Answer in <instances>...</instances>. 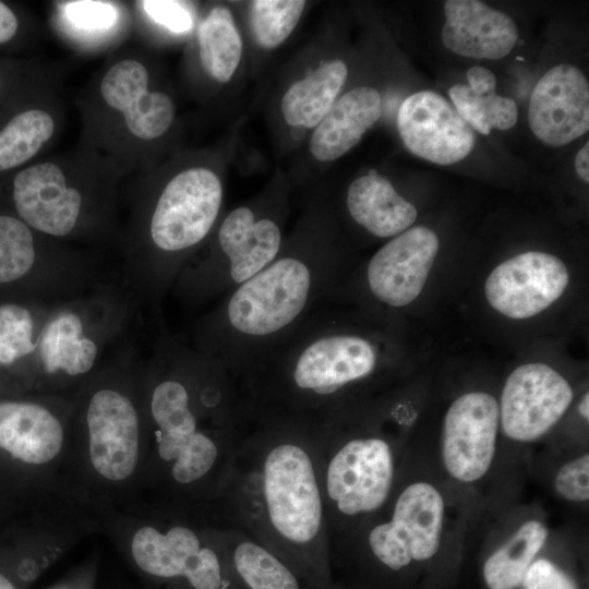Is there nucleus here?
I'll use <instances>...</instances> for the list:
<instances>
[{
	"label": "nucleus",
	"mask_w": 589,
	"mask_h": 589,
	"mask_svg": "<svg viewBox=\"0 0 589 589\" xmlns=\"http://www.w3.org/2000/svg\"><path fill=\"white\" fill-rule=\"evenodd\" d=\"M86 421L97 472L112 481L130 477L139 459V417L130 398L115 389H99L89 400Z\"/></svg>",
	"instance_id": "2eb2a0df"
},
{
	"label": "nucleus",
	"mask_w": 589,
	"mask_h": 589,
	"mask_svg": "<svg viewBox=\"0 0 589 589\" xmlns=\"http://www.w3.org/2000/svg\"><path fill=\"white\" fill-rule=\"evenodd\" d=\"M44 369L49 373L63 371L69 375L88 372L98 356L96 341L84 335V322L73 311H63L48 321L37 339Z\"/></svg>",
	"instance_id": "5701e85b"
},
{
	"label": "nucleus",
	"mask_w": 589,
	"mask_h": 589,
	"mask_svg": "<svg viewBox=\"0 0 589 589\" xmlns=\"http://www.w3.org/2000/svg\"><path fill=\"white\" fill-rule=\"evenodd\" d=\"M445 514V500L436 485L398 480L384 507L333 548L398 573L436 554Z\"/></svg>",
	"instance_id": "39448f33"
},
{
	"label": "nucleus",
	"mask_w": 589,
	"mask_h": 589,
	"mask_svg": "<svg viewBox=\"0 0 589 589\" xmlns=\"http://www.w3.org/2000/svg\"><path fill=\"white\" fill-rule=\"evenodd\" d=\"M347 74L345 62L332 60L292 84L281 100L286 122L292 127H316L336 101Z\"/></svg>",
	"instance_id": "b1692460"
},
{
	"label": "nucleus",
	"mask_w": 589,
	"mask_h": 589,
	"mask_svg": "<svg viewBox=\"0 0 589 589\" xmlns=\"http://www.w3.org/2000/svg\"><path fill=\"white\" fill-rule=\"evenodd\" d=\"M533 134L550 146H563L589 129V84L575 65L550 69L534 86L528 109Z\"/></svg>",
	"instance_id": "4468645a"
},
{
	"label": "nucleus",
	"mask_w": 589,
	"mask_h": 589,
	"mask_svg": "<svg viewBox=\"0 0 589 589\" xmlns=\"http://www.w3.org/2000/svg\"><path fill=\"white\" fill-rule=\"evenodd\" d=\"M284 244L262 271L220 298L196 328L195 350L245 380L312 312L332 300L341 266L318 242Z\"/></svg>",
	"instance_id": "7ed1b4c3"
},
{
	"label": "nucleus",
	"mask_w": 589,
	"mask_h": 589,
	"mask_svg": "<svg viewBox=\"0 0 589 589\" xmlns=\"http://www.w3.org/2000/svg\"><path fill=\"white\" fill-rule=\"evenodd\" d=\"M500 429L497 400L485 392H470L447 409L442 431L441 457L447 474L459 483L483 479L496 454Z\"/></svg>",
	"instance_id": "1a4fd4ad"
},
{
	"label": "nucleus",
	"mask_w": 589,
	"mask_h": 589,
	"mask_svg": "<svg viewBox=\"0 0 589 589\" xmlns=\"http://www.w3.org/2000/svg\"><path fill=\"white\" fill-rule=\"evenodd\" d=\"M132 555L145 573L161 579H183L191 589H239L215 529L201 533L185 524L165 530L140 528Z\"/></svg>",
	"instance_id": "6e6552de"
},
{
	"label": "nucleus",
	"mask_w": 589,
	"mask_h": 589,
	"mask_svg": "<svg viewBox=\"0 0 589 589\" xmlns=\"http://www.w3.org/2000/svg\"><path fill=\"white\" fill-rule=\"evenodd\" d=\"M546 526L538 519L522 522L485 561L483 578L489 589H515L544 546Z\"/></svg>",
	"instance_id": "393cba45"
},
{
	"label": "nucleus",
	"mask_w": 589,
	"mask_h": 589,
	"mask_svg": "<svg viewBox=\"0 0 589 589\" xmlns=\"http://www.w3.org/2000/svg\"><path fill=\"white\" fill-rule=\"evenodd\" d=\"M382 116V98L372 87L359 86L334 103L316 125L310 152L320 161L339 158L356 146Z\"/></svg>",
	"instance_id": "6ab92c4d"
},
{
	"label": "nucleus",
	"mask_w": 589,
	"mask_h": 589,
	"mask_svg": "<svg viewBox=\"0 0 589 589\" xmlns=\"http://www.w3.org/2000/svg\"><path fill=\"white\" fill-rule=\"evenodd\" d=\"M521 584L525 589H576L572 578L546 558L534 560Z\"/></svg>",
	"instance_id": "f704fd0d"
},
{
	"label": "nucleus",
	"mask_w": 589,
	"mask_h": 589,
	"mask_svg": "<svg viewBox=\"0 0 589 589\" xmlns=\"http://www.w3.org/2000/svg\"><path fill=\"white\" fill-rule=\"evenodd\" d=\"M588 402H589V398H588V393H586L579 404V413L581 414V417L586 420H588L589 418V408H588Z\"/></svg>",
	"instance_id": "58836bf2"
},
{
	"label": "nucleus",
	"mask_w": 589,
	"mask_h": 589,
	"mask_svg": "<svg viewBox=\"0 0 589 589\" xmlns=\"http://www.w3.org/2000/svg\"><path fill=\"white\" fill-rule=\"evenodd\" d=\"M448 95L459 116L474 130L483 135L492 129H512L518 119L516 103L497 95L495 92L480 94L468 85H453Z\"/></svg>",
	"instance_id": "cd10ccee"
},
{
	"label": "nucleus",
	"mask_w": 589,
	"mask_h": 589,
	"mask_svg": "<svg viewBox=\"0 0 589 589\" xmlns=\"http://www.w3.org/2000/svg\"><path fill=\"white\" fill-rule=\"evenodd\" d=\"M13 201L23 221L53 237H64L75 227L82 195L69 187L63 171L51 161L20 171L13 181Z\"/></svg>",
	"instance_id": "dca6fc26"
},
{
	"label": "nucleus",
	"mask_w": 589,
	"mask_h": 589,
	"mask_svg": "<svg viewBox=\"0 0 589 589\" xmlns=\"http://www.w3.org/2000/svg\"><path fill=\"white\" fill-rule=\"evenodd\" d=\"M63 428L44 406L0 401V448L34 465L46 464L60 452Z\"/></svg>",
	"instance_id": "aec40b11"
},
{
	"label": "nucleus",
	"mask_w": 589,
	"mask_h": 589,
	"mask_svg": "<svg viewBox=\"0 0 589 589\" xmlns=\"http://www.w3.org/2000/svg\"><path fill=\"white\" fill-rule=\"evenodd\" d=\"M318 423L259 410L215 502L236 526L327 589L330 543L318 467Z\"/></svg>",
	"instance_id": "f257e3e1"
},
{
	"label": "nucleus",
	"mask_w": 589,
	"mask_h": 589,
	"mask_svg": "<svg viewBox=\"0 0 589 589\" xmlns=\"http://www.w3.org/2000/svg\"><path fill=\"white\" fill-rule=\"evenodd\" d=\"M140 3L147 16L172 33L184 34L193 26L192 14L181 1L145 0Z\"/></svg>",
	"instance_id": "72a5a7b5"
},
{
	"label": "nucleus",
	"mask_w": 589,
	"mask_h": 589,
	"mask_svg": "<svg viewBox=\"0 0 589 589\" xmlns=\"http://www.w3.org/2000/svg\"><path fill=\"white\" fill-rule=\"evenodd\" d=\"M37 350L34 320L23 305H0V364H11Z\"/></svg>",
	"instance_id": "7c9ffc66"
},
{
	"label": "nucleus",
	"mask_w": 589,
	"mask_h": 589,
	"mask_svg": "<svg viewBox=\"0 0 589 589\" xmlns=\"http://www.w3.org/2000/svg\"><path fill=\"white\" fill-rule=\"evenodd\" d=\"M399 135L414 155L437 165H450L473 149V129L448 101L432 91L408 96L397 115Z\"/></svg>",
	"instance_id": "ddd939ff"
},
{
	"label": "nucleus",
	"mask_w": 589,
	"mask_h": 589,
	"mask_svg": "<svg viewBox=\"0 0 589 589\" xmlns=\"http://www.w3.org/2000/svg\"><path fill=\"white\" fill-rule=\"evenodd\" d=\"M63 15L74 27L84 31H106L118 20L116 7L107 1H69L63 4Z\"/></svg>",
	"instance_id": "2f4dec72"
},
{
	"label": "nucleus",
	"mask_w": 589,
	"mask_h": 589,
	"mask_svg": "<svg viewBox=\"0 0 589 589\" xmlns=\"http://www.w3.org/2000/svg\"><path fill=\"white\" fill-rule=\"evenodd\" d=\"M151 395L157 455L170 480L211 500L225 486L257 407L247 382L197 350L170 347Z\"/></svg>",
	"instance_id": "f03ea898"
},
{
	"label": "nucleus",
	"mask_w": 589,
	"mask_h": 589,
	"mask_svg": "<svg viewBox=\"0 0 589 589\" xmlns=\"http://www.w3.org/2000/svg\"><path fill=\"white\" fill-rule=\"evenodd\" d=\"M200 60L214 80L225 83L233 75L242 53V41L230 11L215 7L199 28Z\"/></svg>",
	"instance_id": "a878e982"
},
{
	"label": "nucleus",
	"mask_w": 589,
	"mask_h": 589,
	"mask_svg": "<svg viewBox=\"0 0 589 589\" xmlns=\"http://www.w3.org/2000/svg\"><path fill=\"white\" fill-rule=\"evenodd\" d=\"M0 589H16L12 582L0 574Z\"/></svg>",
	"instance_id": "ea45409f"
},
{
	"label": "nucleus",
	"mask_w": 589,
	"mask_h": 589,
	"mask_svg": "<svg viewBox=\"0 0 589 589\" xmlns=\"http://www.w3.org/2000/svg\"><path fill=\"white\" fill-rule=\"evenodd\" d=\"M100 93L105 103L119 110L130 132L145 141L164 135L175 118L172 100L164 93L148 91L146 68L124 59L104 75Z\"/></svg>",
	"instance_id": "f3484780"
},
{
	"label": "nucleus",
	"mask_w": 589,
	"mask_h": 589,
	"mask_svg": "<svg viewBox=\"0 0 589 589\" xmlns=\"http://www.w3.org/2000/svg\"><path fill=\"white\" fill-rule=\"evenodd\" d=\"M350 217L377 238H393L417 219V208L400 196L390 181L375 171L351 182L346 196Z\"/></svg>",
	"instance_id": "4be33fe9"
},
{
	"label": "nucleus",
	"mask_w": 589,
	"mask_h": 589,
	"mask_svg": "<svg viewBox=\"0 0 589 589\" xmlns=\"http://www.w3.org/2000/svg\"><path fill=\"white\" fill-rule=\"evenodd\" d=\"M214 529L239 589H301L296 570L244 530L218 522Z\"/></svg>",
	"instance_id": "412c9836"
},
{
	"label": "nucleus",
	"mask_w": 589,
	"mask_h": 589,
	"mask_svg": "<svg viewBox=\"0 0 589 589\" xmlns=\"http://www.w3.org/2000/svg\"><path fill=\"white\" fill-rule=\"evenodd\" d=\"M17 25L13 11L0 1V44H4L14 37Z\"/></svg>",
	"instance_id": "e433bc0d"
},
{
	"label": "nucleus",
	"mask_w": 589,
	"mask_h": 589,
	"mask_svg": "<svg viewBox=\"0 0 589 589\" xmlns=\"http://www.w3.org/2000/svg\"><path fill=\"white\" fill-rule=\"evenodd\" d=\"M55 121L40 109L16 115L0 131V171L15 168L32 158L51 137Z\"/></svg>",
	"instance_id": "bb28decb"
},
{
	"label": "nucleus",
	"mask_w": 589,
	"mask_h": 589,
	"mask_svg": "<svg viewBox=\"0 0 589 589\" xmlns=\"http://www.w3.org/2000/svg\"><path fill=\"white\" fill-rule=\"evenodd\" d=\"M574 398L565 377L544 363H526L507 377L500 408V426L510 440L532 442L548 433Z\"/></svg>",
	"instance_id": "9d476101"
},
{
	"label": "nucleus",
	"mask_w": 589,
	"mask_h": 589,
	"mask_svg": "<svg viewBox=\"0 0 589 589\" xmlns=\"http://www.w3.org/2000/svg\"><path fill=\"white\" fill-rule=\"evenodd\" d=\"M467 81L468 86L480 94L492 93L496 88L495 75L483 67H471L467 71Z\"/></svg>",
	"instance_id": "c9c22d12"
},
{
	"label": "nucleus",
	"mask_w": 589,
	"mask_h": 589,
	"mask_svg": "<svg viewBox=\"0 0 589 589\" xmlns=\"http://www.w3.org/2000/svg\"><path fill=\"white\" fill-rule=\"evenodd\" d=\"M569 273L555 255L529 251L495 267L485 281L490 305L501 314L522 320L555 302L567 288Z\"/></svg>",
	"instance_id": "9b49d317"
},
{
	"label": "nucleus",
	"mask_w": 589,
	"mask_h": 589,
	"mask_svg": "<svg viewBox=\"0 0 589 589\" xmlns=\"http://www.w3.org/2000/svg\"><path fill=\"white\" fill-rule=\"evenodd\" d=\"M444 46L477 59H502L510 53L518 29L507 14L478 0H448L444 4Z\"/></svg>",
	"instance_id": "a211bd4d"
},
{
	"label": "nucleus",
	"mask_w": 589,
	"mask_h": 589,
	"mask_svg": "<svg viewBox=\"0 0 589 589\" xmlns=\"http://www.w3.org/2000/svg\"><path fill=\"white\" fill-rule=\"evenodd\" d=\"M36 261L29 227L12 216L0 215V285L27 275Z\"/></svg>",
	"instance_id": "c756f323"
},
{
	"label": "nucleus",
	"mask_w": 589,
	"mask_h": 589,
	"mask_svg": "<svg viewBox=\"0 0 589 589\" xmlns=\"http://www.w3.org/2000/svg\"><path fill=\"white\" fill-rule=\"evenodd\" d=\"M284 247L279 223L250 206L231 211L207 254L183 266L177 289L189 302L218 301L267 266Z\"/></svg>",
	"instance_id": "423d86ee"
},
{
	"label": "nucleus",
	"mask_w": 589,
	"mask_h": 589,
	"mask_svg": "<svg viewBox=\"0 0 589 589\" xmlns=\"http://www.w3.org/2000/svg\"><path fill=\"white\" fill-rule=\"evenodd\" d=\"M305 2L301 0H257L251 2V27L256 43L278 47L296 27Z\"/></svg>",
	"instance_id": "c85d7f7f"
},
{
	"label": "nucleus",
	"mask_w": 589,
	"mask_h": 589,
	"mask_svg": "<svg viewBox=\"0 0 589 589\" xmlns=\"http://www.w3.org/2000/svg\"><path fill=\"white\" fill-rule=\"evenodd\" d=\"M438 251L436 233L417 226L393 237L370 259L365 286L381 304L402 308L421 293Z\"/></svg>",
	"instance_id": "f8f14e48"
},
{
	"label": "nucleus",
	"mask_w": 589,
	"mask_h": 589,
	"mask_svg": "<svg viewBox=\"0 0 589 589\" xmlns=\"http://www.w3.org/2000/svg\"><path fill=\"white\" fill-rule=\"evenodd\" d=\"M554 488L560 496L572 503H587L589 500V454L584 453L557 470Z\"/></svg>",
	"instance_id": "473e14b6"
},
{
	"label": "nucleus",
	"mask_w": 589,
	"mask_h": 589,
	"mask_svg": "<svg viewBox=\"0 0 589 589\" xmlns=\"http://www.w3.org/2000/svg\"><path fill=\"white\" fill-rule=\"evenodd\" d=\"M221 202V182L206 168L183 170L166 184L149 223L152 243L163 256L160 287L178 278L183 255L209 235Z\"/></svg>",
	"instance_id": "0eeeda50"
},
{
	"label": "nucleus",
	"mask_w": 589,
	"mask_h": 589,
	"mask_svg": "<svg viewBox=\"0 0 589 589\" xmlns=\"http://www.w3.org/2000/svg\"><path fill=\"white\" fill-rule=\"evenodd\" d=\"M317 445L332 549L387 503L400 476L399 450L352 407L318 423Z\"/></svg>",
	"instance_id": "20e7f679"
},
{
	"label": "nucleus",
	"mask_w": 589,
	"mask_h": 589,
	"mask_svg": "<svg viewBox=\"0 0 589 589\" xmlns=\"http://www.w3.org/2000/svg\"><path fill=\"white\" fill-rule=\"evenodd\" d=\"M575 170L578 177L589 182V143L587 142L576 154L575 157Z\"/></svg>",
	"instance_id": "4c0bfd02"
}]
</instances>
